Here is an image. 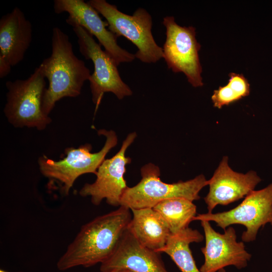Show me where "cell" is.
Instances as JSON below:
<instances>
[{"mask_svg":"<svg viewBox=\"0 0 272 272\" xmlns=\"http://www.w3.org/2000/svg\"><path fill=\"white\" fill-rule=\"evenodd\" d=\"M131 217L129 208L119 206L83 225L57 261V269L89 267L106 260L116 249Z\"/></svg>","mask_w":272,"mask_h":272,"instance_id":"obj_1","label":"cell"},{"mask_svg":"<svg viewBox=\"0 0 272 272\" xmlns=\"http://www.w3.org/2000/svg\"><path fill=\"white\" fill-rule=\"evenodd\" d=\"M51 46L50 56L37 67L48 81L42 104V111L47 116L61 99L79 96L91 76L84 61L74 53L68 35L57 27L52 29Z\"/></svg>","mask_w":272,"mask_h":272,"instance_id":"obj_2","label":"cell"},{"mask_svg":"<svg viewBox=\"0 0 272 272\" xmlns=\"http://www.w3.org/2000/svg\"><path fill=\"white\" fill-rule=\"evenodd\" d=\"M99 135L106 137L104 146L97 153H92V146L85 144L77 148L69 147L64 151L65 156L61 160L54 161L45 155L38 159L39 170L50 182H55L61 192L69 194L76 179L83 174L93 173L105 160L107 154L117 144V137L112 130L100 129Z\"/></svg>","mask_w":272,"mask_h":272,"instance_id":"obj_3","label":"cell"},{"mask_svg":"<svg viewBox=\"0 0 272 272\" xmlns=\"http://www.w3.org/2000/svg\"><path fill=\"white\" fill-rule=\"evenodd\" d=\"M141 174L140 181L132 187H127L124 191L120 206L130 210L153 208L164 200L175 197L193 201L200 198V191L208 185V180L202 174L185 181L165 183L160 179V168L153 163L143 166Z\"/></svg>","mask_w":272,"mask_h":272,"instance_id":"obj_4","label":"cell"},{"mask_svg":"<svg viewBox=\"0 0 272 272\" xmlns=\"http://www.w3.org/2000/svg\"><path fill=\"white\" fill-rule=\"evenodd\" d=\"M88 3L105 18L109 31L117 37H124L137 47L136 58L151 63L163 58V48L156 43L152 33V16L147 10L139 8L129 15L105 0H90Z\"/></svg>","mask_w":272,"mask_h":272,"instance_id":"obj_5","label":"cell"},{"mask_svg":"<svg viewBox=\"0 0 272 272\" xmlns=\"http://www.w3.org/2000/svg\"><path fill=\"white\" fill-rule=\"evenodd\" d=\"M45 78L37 67L26 79L6 83L8 89L4 112L9 122L15 127L45 129L51 122L42 109L46 89Z\"/></svg>","mask_w":272,"mask_h":272,"instance_id":"obj_6","label":"cell"},{"mask_svg":"<svg viewBox=\"0 0 272 272\" xmlns=\"http://www.w3.org/2000/svg\"><path fill=\"white\" fill-rule=\"evenodd\" d=\"M77 37L79 51L87 59L94 64V70L89 80L92 101L96 105V111L104 94L106 92L113 93L117 98L122 99L132 95L129 86L121 79L117 65L96 42L93 36L78 24L71 25Z\"/></svg>","mask_w":272,"mask_h":272,"instance_id":"obj_7","label":"cell"},{"mask_svg":"<svg viewBox=\"0 0 272 272\" xmlns=\"http://www.w3.org/2000/svg\"><path fill=\"white\" fill-rule=\"evenodd\" d=\"M194 221H213L224 231L232 225H243L246 230L241 236L242 241H254L261 227L266 224L272 226V183L261 189L253 190L229 211L198 214Z\"/></svg>","mask_w":272,"mask_h":272,"instance_id":"obj_8","label":"cell"},{"mask_svg":"<svg viewBox=\"0 0 272 272\" xmlns=\"http://www.w3.org/2000/svg\"><path fill=\"white\" fill-rule=\"evenodd\" d=\"M166 28V40L163 45V58L168 67L174 73L182 72L194 87L203 85L202 67L198 52L201 48L193 26H181L173 16L163 18Z\"/></svg>","mask_w":272,"mask_h":272,"instance_id":"obj_9","label":"cell"},{"mask_svg":"<svg viewBox=\"0 0 272 272\" xmlns=\"http://www.w3.org/2000/svg\"><path fill=\"white\" fill-rule=\"evenodd\" d=\"M136 137L135 132L128 134L118 152L112 158L103 161L95 174L96 180L84 185L79 191L81 196L90 197L95 206L99 205L105 199L110 206H120L122 195L128 187L124 178L126 165L131 161L129 157L125 156V152Z\"/></svg>","mask_w":272,"mask_h":272,"instance_id":"obj_10","label":"cell"},{"mask_svg":"<svg viewBox=\"0 0 272 272\" xmlns=\"http://www.w3.org/2000/svg\"><path fill=\"white\" fill-rule=\"evenodd\" d=\"M53 9L56 14H69L66 19L69 25L78 24L95 36L117 66L121 63L130 62L135 58L134 54L117 44V37L107 29V22L102 20L99 13L88 2L83 0H54Z\"/></svg>","mask_w":272,"mask_h":272,"instance_id":"obj_11","label":"cell"},{"mask_svg":"<svg viewBox=\"0 0 272 272\" xmlns=\"http://www.w3.org/2000/svg\"><path fill=\"white\" fill-rule=\"evenodd\" d=\"M200 224L205 238V246L201 248L205 260L200 272H218L230 265L238 269L247 266L251 255L246 251L244 242L237 241L233 227H228L221 234L212 228L210 222L200 221Z\"/></svg>","mask_w":272,"mask_h":272,"instance_id":"obj_12","label":"cell"},{"mask_svg":"<svg viewBox=\"0 0 272 272\" xmlns=\"http://www.w3.org/2000/svg\"><path fill=\"white\" fill-rule=\"evenodd\" d=\"M224 156L212 178L208 180L209 191L204 197L208 213L218 205L227 206L246 196L254 190L261 179L253 171L245 174L233 170Z\"/></svg>","mask_w":272,"mask_h":272,"instance_id":"obj_13","label":"cell"},{"mask_svg":"<svg viewBox=\"0 0 272 272\" xmlns=\"http://www.w3.org/2000/svg\"><path fill=\"white\" fill-rule=\"evenodd\" d=\"M115 269L133 272H170L160 253L142 245L127 229L113 253L100 264L101 271Z\"/></svg>","mask_w":272,"mask_h":272,"instance_id":"obj_14","label":"cell"},{"mask_svg":"<svg viewBox=\"0 0 272 272\" xmlns=\"http://www.w3.org/2000/svg\"><path fill=\"white\" fill-rule=\"evenodd\" d=\"M32 36L31 22L15 7L0 19V54L12 66L17 65L23 59Z\"/></svg>","mask_w":272,"mask_h":272,"instance_id":"obj_15","label":"cell"},{"mask_svg":"<svg viewBox=\"0 0 272 272\" xmlns=\"http://www.w3.org/2000/svg\"><path fill=\"white\" fill-rule=\"evenodd\" d=\"M130 210L127 229L142 245L159 252L172 234L167 223L153 208Z\"/></svg>","mask_w":272,"mask_h":272,"instance_id":"obj_16","label":"cell"},{"mask_svg":"<svg viewBox=\"0 0 272 272\" xmlns=\"http://www.w3.org/2000/svg\"><path fill=\"white\" fill-rule=\"evenodd\" d=\"M203 239V236L197 230L188 227L171 234L159 252L168 255L181 272H200L196 265L190 244L201 242Z\"/></svg>","mask_w":272,"mask_h":272,"instance_id":"obj_17","label":"cell"},{"mask_svg":"<svg viewBox=\"0 0 272 272\" xmlns=\"http://www.w3.org/2000/svg\"><path fill=\"white\" fill-rule=\"evenodd\" d=\"M162 217L172 234L188 227L197 215L193 201L182 197L164 200L153 208Z\"/></svg>","mask_w":272,"mask_h":272,"instance_id":"obj_18","label":"cell"},{"mask_svg":"<svg viewBox=\"0 0 272 272\" xmlns=\"http://www.w3.org/2000/svg\"><path fill=\"white\" fill-rule=\"evenodd\" d=\"M227 84L214 91L211 99L215 107L221 109L235 102L250 94V84L242 74L231 73Z\"/></svg>","mask_w":272,"mask_h":272,"instance_id":"obj_19","label":"cell"},{"mask_svg":"<svg viewBox=\"0 0 272 272\" xmlns=\"http://www.w3.org/2000/svg\"><path fill=\"white\" fill-rule=\"evenodd\" d=\"M12 66L6 59L0 54V78L7 76L11 71Z\"/></svg>","mask_w":272,"mask_h":272,"instance_id":"obj_20","label":"cell"},{"mask_svg":"<svg viewBox=\"0 0 272 272\" xmlns=\"http://www.w3.org/2000/svg\"><path fill=\"white\" fill-rule=\"evenodd\" d=\"M99 272H133L128 269H115L110 270L101 271Z\"/></svg>","mask_w":272,"mask_h":272,"instance_id":"obj_21","label":"cell"},{"mask_svg":"<svg viewBox=\"0 0 272 272\" xmlns=\"http://www.w3.org/2000/svg\"><path fill=\"white\" fill-rule=\"evenodd\" d=\"M218 272H226L224 268L219 270Z\"/></svg>","mask_w":272,"mask_h":272,"instance_id":"obj_22","label":"cell"},{"mask_svg":"<svg viewBox=\"0 0 272 272\" xmlns=\"http://www.w3.org/2000/svg\"><path fill=\"white\" fill-rule=\"evenodd\" d=\"M0 272H10V271H7V270H5L3 269H0ZM19 272H23V271H19Z\"/></svg>","mask_w":272,"mask_h":272,"instance_id":"obj_23","label":"cell"}]
</instances>
